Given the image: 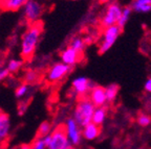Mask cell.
<instances>
[{"mask_svg": "<svg viewBox=\"0 0 151 149\" xmlns=\"http://www.w3.org/2000/svg\"><path fill=\"white\" fill-rule=\"evenodd\" d=\"M65 131L69 142L73 146H78L82 141V128L73 120V118H68L65 121Z\"/></svg>", "mask_w": 151, "mask_h": 149, "instance_id": "ba28073f", "label": "cell"}, {"mask_svg": "<svg viewBox=\"0 0 151 149\" xmlns=\"http://www.w3.org/2000/svg\"><path fill=\"white\" fill-rule=\"evenodd\" d=\"M139 149H144V148H139Z\"/></svg>", "mask_w": 151, "mask_h": 149, "instance_id": "d6a6232c", "label": "cell"}, {"mask_svg": "<svg viewBox=\"0 0 151 149\" xmlns=\"http://www.w3.org/2000/svg\"><path fill=\"white\" fill-rule=\"evenodd\" d=\"M120 87L116 84H110L105 88V94H106L107 102H113L118 97Z\"/></svg>", "mask_w": 151, "mask_h": 149, "instance_id": "e0dca14e", "label": "cell"}, {"mask_svg": "<svg viewBox=\"0 0 151 149\" xmlns=\"http://www.w3.org/2000/svg\"><path fill=\"white\" fill-rule=\"evenodd\" d=\"M11 131V119L6 113L0 111V140H3L9 136Z\"/></svg>", "mask_w": 151, "mask_h": 149, "instance_id": "5bb4252c", "label": "cell"}, {"mask_svg": "<svg viewBox=\"0 0 151 149\" xmlns=\"http://www.w3.org/2000/svg\"><path fill=\"white\" fill-rule=\"evenodd\" d=\"M88 98L90 99L96 107L105 106L107 103L106 94H105V88L101 86H93L88 93Z\"/></svg>", "mask_w": 151, "mask_h": 149, "instance_id": "8fae6325", "label": "cell"}, {"mask_svg": "<svg viewBox=\"0 0 151 149\" xmlns=\"http://www.w3.org/2000/svg\"><path fill=\"white\" fill-rule=\"evenodd\" d=\"M23 16L29 23L39 21L43 12V6L38 0H28L23 6Z\"/></svg>", "mask_w": 151, "mask_h": 149, "instance_id": "52a82bcc", "label": "cell"}, {"mask_svg": "<svg viewBox=\"0 0 151 149\" xmlns=\"http://www.w3.org/2000/svg\"><path fill=\"white\" fill-rule=\"evenodd\" d=\"M46 149H73L66 135L64 124H59L52 129L50 135L43 138Z\"/></svg>", "mask_w": 151, "mask_h": 149, "instance_id": "3957f363", "label": "cell"}, {"mask_svg": "<svg viewBox=\"0 0 151 149\" xmlns=\"http://www.w3.org/2000/svg\"><path fill=\"white\" fill-rule=\"evenodd\" d=\"M71 70H73V68L65 65L61 61L57 62V63L52 64L48 68V70H47L46 72L47 82H52V84H56V82H61V80H63L71 72Z\"/></svg>", "mask_w": 151, "mask_h": 149, "instance_id": "8992f818", "label": "cell"}, {"mask_svg": "<svg viewBox=\"0 0 151 149\" xmlns=\"http://www.w3.org/2000/svg\"><path fill=\"white\" fill-rule=\"evenodd\" d=\"M94 84L90 82L87 77L78 76L73 79L71 82V91L77 95V97L87 96L89 91L93 88Z\"/></svg>", "mask_w": 151, "mask_h": 149, "instance_id": "9c48e42d", "label": "cell"}, {"mask_svg": "<svg viewBox=\"0 0 151 149\" xmlns=\"http://www.w3.org/2000/svg\"><path fill=\"white\" fill-rule=\"evenodd\" d=\"M132 12H133V11H132V9L130 6L123 7L122 14H121V17H120V19H119L116 25H118L120 28H122V29H124V27H125L126 24L128 23L130 17H131Z\"/></svg>", "mask_w": 151, "mask_h": 149, "instance_id": "ac0fdd59", "label": "cell"}, {"mask_svg": "<svg viewBox=\"0 0 151 149\" xmlns=\"http://www.w3.org/2000/svg\"><path fill=\"white\" fill-rule=\"evenodd\" d=\"M94 109H96V106L87 96L80 97V99L77 101L73 118L81 128L91 122Z\"/></svg>", "mask_w": 151, "mask_h": 149, "instance_id": "7a4b0ae2", "label": "cell"}, {"mask_svg": "<svg viewBox=\"0 0 151 149\" xmlns=\"http://www.w3.org/2000/svg\"><path fill=\"white\" fill-rule=\"evenodd\" d=\"M52 131V126L48 121H43L42 123L39 125L37 131V138H43L47 137L48 135H50V133Z\"/></svg>", "mask_w": 151, "mask_h": 149, "instance_id": "ffe728a7", "label": "cell"}, {"mask_svg": "<svg viewBox=\"0 0 151 149\" xmlns=\"http://www.w3.org/2000/svg\"><path fill=\"white\" fill-rule=\"evenodd\" d=\"M29 92H31V84H27L25 82H23V84H19L16 88V90H15V96L18 99H23L24 97H26L29 94Z\"/></svg>", "mask_w": 151, "mask_h": 149, "instance_id": "603a6c76", "label": "cell"}, {"mask_svg": "<svg viewBox=\"0 0 151 149\" xmlns=\"http://www.w3.org/2000/svg\"><path fill=\"white\" fill-rule=\"evenodd\" d=\"M130 7L139 14H147L151 12V0H132Z\"/></svg>", "mask_w": 151, "mask_h": 149, "instance_id": "9a60e30c", "label": "cell"}, {"mask_svg": "<svg viewBox=\"0 0 151 149\" xmlns=\"http://www.w3.org/2000/svg\"><path fill=\"white\" fill-rule=\"evenodd\" d=\"M19 149H32V148H31V145H27V144H22L21 146L19 147Z\"/></svg>", "mask_w": 151, "mask_h": 149, "instance_id": "f1b7e54d", "label": "cell"}, {"mask_svg": "<svg viewBox=\"0 0 151 149\" xmlns=\"http://www.w3.org/2000/svg\"><path fill=\"white\" fill-rule=\"evenodd\" d=\"M60 58H61L62 63L73 68L82 61L83 53L77 51V50H75V49L68 46L60 52Z\"/></svg>", "mask_w": 151, "mask_h": 149, "instance_id": "30bf717a", "label": "cell"}, {"mask_svg": "<svg viewBox=\"0 0 151 149\" xmlns=\"http://www.w3.org/2000/svg\"><path fill=\"white\" fill-rule=\"evenodd\" d=\"M69 47H71L73 49L77 50V51L81 52V53H84L85 47L86 44L84 42V39L81 37H73L71 39L70 43H69Z\"/></svg>", "mask_w": 151, "mask_h": 149, "instance_id": "44dd1931", "label": "cell"}, {"mask_svg": "<svg viewBox=\"0 0 151 149\" xmlns=\"http://www.w3.org/2000/svg\"><path fill=\"white\" fill-rule=\"evenodd\" d=\"M110 0H99V2L101 3V4H104V3H108Z\"/></svg>", "mask_w": 151, "mask_h": 149, "instance_id": "f546056e", "label": "cell"}, {"mask_svg": "<svg viewBox=\"0 0 151 149\" xmlns=\"http://www.w3.org/2000/svg\"><path fill=\"white\" fill-rule=\"evenodd\" d=\"M101 131V126L90 122L86 126L82 127V137L87 141H93L100 137Z\"/></svg>", "mask_w": 151, "mask_h": 149, "instance_id": "7c38bea8", "label": "cell"}, {"mask_svg": "<svg viewBox=\"0 0 151 149\" xmlns=\"http://www.w3.org/2000/svg\"><path fill=\"white\" fill-rule=\"evenodd\" d=\"M137 122L141 127H147L151 124V117L148 114H144L142 113L137 116Z\"/></svg>", "mask_w": 151, "mask_h": 149, "instance_id": "cb8c5ba5", "label": "cell"}, {"mask_svg": "<svg viewBox=\"0 0 151 149\" xmlns=\"http://www.w3.org/2000/svg\"><path fill=\"white\" fill-rule=\"evenodd\" d=\"M71 1H79V0H71Z\"/></svg>", "mask_w": 151, "mask_h": 149, "instance_id": "1f68e13d", "label": "cell"}, {"mask_svg": "<svg viewBox=\"0 0 151 149\" xmlns=\"http://www.w3.org/2000/svg\"><path fill=\"white\" fill-rule=\"evenodd\" d=\"M28 102H26L25 100H21L18 103V107H17V112H18L19 116H23L25 114V112L27 111Z\"/></svg>", "mask_w": 151, "mask_h": 149, "instance_id": "484cf974", "label": "cell"}, {"mask_svg": "<svg viewBox=\"0 0 151 149\" xmlns=\"http://www.w3.org/2000/svg\"><path fill=\"white\" fill-rule=\"evenodd\" d=\"M32 149H46V146L44 144V141L41 138H36V140L31 145Z\"/></svg>", "mask_w": 151, "mask_h": 149, "instance_id": "d4e9b609", "label": "cell"}, {"mask_svg": "<svg viewBox=\"0 0 151 149\" xmlns=\"http://www.w3.org/2000/svg\"><path fill=\"white\" fill-rule=\"evenodd\" d=\"M9 76V72L6 68H0V82L5 80Z\"/></svg>", "mask_w": 151, "mask_h": 149, "instance_id": "4316f807", "label": "cell"}, {"mask_svg": "<svg viewBox=\"0 0 151 149\" xmlns=\"http://www.w3.org/2000/svg\"><path fill=\"white\" fill-rule=\"evenodd\" d=\"M23 67V61L22 60H18V58H12L9 60L7 63L6 69L9 70V74H15L18 73Z\"/></svg>", "mask_w": 151, "mask_h": 149, "instance_id": "d6986e66", "label": "cell"}, {"mask_svg": "<svg viewBox=\"0 0 151 149\" xmlns=\"http://www.w3.org/2000/svg\"><path fill=\"white\" fill-rule=\"evenodd\" d=\"M144 89H145V91H146L147 93H150L151 94V77H149L146 82H145Z\"/></svg>", "mask_w": 151, "mask_h": 149, "instance_id": "83f0119b", "label": "cell"}, {"mask_svg": "<svg viewBox=\"0 0 151 149\" xmlns=\"http://www.w3.org/2000/svg\"><path fill=\"white\" fill-rule=\"evenodd\" d=\"M40 79V74L37 72L34 69H31V70H27L24 74V82L27 84H37Z\"/></svg>", "mask_w": 151, "mask_h": 149, "instance_id": "7402d4cb", "label": "cell"}, {"mask_svg": "<svg viewBox=\"0 0 151 149\" xmlns=\"http://www.w3.org/2000/svg\"><path fill=\"white\" fill-rule=\"evenodd\" d=\"M122 31L123 29L119 27L118 25H113L109 26L107 28H104L101 38V42H100L99 45L100 53L103 54L106 53L107 51H109V49L114 45V43L116 42V40L119 39Z\"/></svg>", "mask_w": 151, "mask_h": 149, "instance_id": "277c9868", "label": "cell"}, {"mask_svg": "<svg viewBox=\"0 0 151 149\" xmlns=\"http://www.w3.org/2000/svg\"><path fill=\"white\" fill-rule=\"evenodd\" d=\"M28 0H0V7L9 12H17L23 9Z\"/></svg>", "mask_w": 151, "mask_h": 149, "instance_id": "4fadbf2b", "label": "cell"}, {"mask_svg": "<svg viewBox=\"0 0 151 149\" xmlns=\"http://www.w3.org/2000/svg\"><path fill=\"white\" fill-rule=\"evenodd\" d=\"M42 31L43 23L40 21L31 23V25L26 28L20 42V55L22 61H31L36 53Z\"/></svg>", "mask_w": 151, "mask_h": 149, "instance_id": "6da1fadb", "label": "cell"}, {"mask_svg": "<svg viewBox=\"0 0 151 149\" xmlns=\"http://www.w3.org/2000/svg\"><path fill=\"white\" fill-rule=\"evenodd\" d=\"M123 7L118 2H110L106 9L104 11L101 19H100V25L103 28H107L109 26H113L118 24L119 19L122 14Z\"/></svg>", "mask_w": 151, "mask_h": 149, "instance_id": "5b68a950", "label": "cell"}, {"mask_svg": "<svg viewBox=\"0 0 151 149\" xmlns=\"http://www.w3.org/2000/svg\"><path fill=\"white\" fill-rule=\"evenodd\" d=\"M107 115H108V110H107L106 105L105 106H99L94 109L93 115H92L91 122L94 123L96 125L101 126L104 124V122L106 121Z\"/></svg>", "mask_w": 151, "mask_h": 149, "instance_id": "2e32d148", "label": "cell"}, {"mask_svg": "<svg viewBox=\"0 0 151 149\" xmlns=\"http://www.w3.org/2000/svg\"><path fill=\"white\" fill-rule=\"evenodd\" d=\"M9 149H19V148H15V147H14V148H9Z\"/></svg>", "mask_w": 151, "mask_h": 149, "instance_id": "4dcf8cb0", "label": "cell"}]
</instances>
